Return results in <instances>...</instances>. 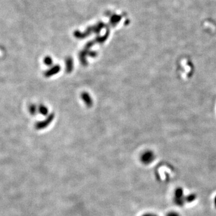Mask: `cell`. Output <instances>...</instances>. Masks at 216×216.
<instances>
[{"mask_svg":"<svg viewBox=\"0 0 216 216\" xmlns=\"http://www.w3.org/2000/svg\"><path fill=\"white\" fill-rule=\"evenodd\" d=\"M141 216H158L157 214H154V213H145V214H142Z\"/></svg>","mask_w":216,"mask_h":216,"instance_id":"5","label":"cell"},{"mask_svg":"<svg viewBox=\"0 0 216 216\" xmlns=\"http://www.w3.org/2000/svg\"><path fill=\"white\" fill-rule=\"evenodd\" d=\"M166 216H182L179 213H178V212L175 211H171L168 212Z\"/></svg>","mask_w":216,"mask_h":216,"instance_id":"4","label":"cell"},{"mask_svg":"<svg viewBox=\"0 0 216 216\" xmlns=\"http://www.w3.org/2000/svg\"><path fill=\"white\" fill-rule=\"evenodd\" d=\"M187 195H185L183 188L177 187L173 192V202L177 207H182L187 204Z\"/></svg>","mask_w":216,"mask_h":216,"instance_id":"1","label":"cell"},{"mask_svg":"<svg viewBox=\"0 0 216 216\" xmlns=\"http://www.w3.org/2000/svg\"><path fill=\"white\" fill-rule=\"evenodd\" d=\"M214 207L216 208V195L214 197Z\"/></svg>","mask_w":216,"mask_h":216,"instance_id":"6","label":"cell"},{"mask_svg":"<svg viewBox=\"0 0 216 216\" xmlns=\"http://www.w3.org/2000/svg\"><path fill=\"white\" fill-rule=\"evenodd\" d=\"M155 159V155L151 151H147L144 152L140 156V161L144 165L151 164Z\"/></svg>","mask_w":216,"mask_h":216,"instance_id":"2","label":"cell"},{"mask_svg":"<svg viewBox=\"0 0 216 216\" xmlns=\"http://www.w3.org/2000/svg\"><path fill=\"white\" fill-rule=\"evenodd\" d=\"M197 199V195L196 194L194 193H189L187 195V204H191L195 201Z\"/></svg>","mask_w":216,"mask_h":216,"instance_id":"3","label":"cell"}]
</instances>
